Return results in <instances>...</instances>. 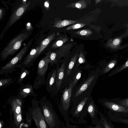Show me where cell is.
Instances as JSON below:
<instances>
[{
    "instance_id": "6da1fadb",
    "label": "cell",
    "mask_w": 128,
    "mask_h": 128,
    "mask_svg": "<svg viewBox=\"0 0 128 128\" xmlns=\"http://www.w3.org/2000/svg\"><path fill=\"white\" fill-rule=\"evenodd\" d=\"M40 106L48 128H62V122L51 103L44 97L40 101Z\"/></svg>"
},
{
    "instance_id": "7a4b0ae2",
    "label": "cell",
    "mask_w": 128,
    "mask_h": 128,
    "mask_svg": "<svg viewBox=\"0 0 128 128\" xmlns=\"http://www.w3.org/2000/svg\"><path fill=\"white\" fill-rule=\"evenodd\" d=\"M26 33H22L16 36L11 40L2 51L0 59L3 61L9 56L13 55L20 48L23 42L28 38Z\"/></svg>"
},
{
    "instance_id": "3957f363",
    "label": "cell",
    "mask_w": 128,
    "mask_h": 128,
    "mask_svg": "<svg viewBox=\"0 0 128 128\" xmlns=\"http://www.w3.org/2000/svg\"><path fill=\"white\" fill-rule=\"evenodd\" d=\"M32 40L29 41L16 56L2 67L0 70V74H8L14 70L15 68L21 63L23 58L32 44Z\"/></svg>"
},
{
    "instance_id": "277c9868",
    "label": "cell",
    "mask_w": 128,
    "mask_h": 128,
    "mask_svg": "<svg viewBox=\"0 0 128 128\" xmlns=\"http://www.w3.org/2000/svg\"><path fill=\"white\" fill-rule=\"evenodd\" d=\"M32 107H30L26 114L27 117L32 118L37 128H48L42 112L38 102L36 100L32 101Z\"/></svg>"
},
{
    "instance_id": "5b68a950",
    "label": "cell",
    "mask_w": 128,
    "mask_h": 128,
    "mask_svg": "<svg viewBox=\"0 0 128 128\" xmlns=\"http://www.w3.org/2000/svg\"><path fill=\"white\" fill-rule=\"evenodd\" d=\"M72 86L70 84L68 88H66L63 91L61 96L60 105L59 108V110L62 114L66 122L70 120L68 114L70 99L71 96Z\"/></svg>"
},
{
    "instance_id": "8992f818",
    "label": "cell",
    "mask_w": 128,
    "mask_h": 128,
    "mask_svg": "<svg viewBox=\"0 0 128 128\" xmlns=\"http://www.w3.org/2000/svg\"><path fill=\"white\" fill-rule=\"evenodd\" d=\"M102 103L109 110L122 114H128V108L111 100H104Z\"/></svg>"
},
{
    "instance_id": "52a82bcc",
    "label": "cell",
    "mask_w": 128,
    "mask_h": 128,
    "mask_svg": "<svg viewBox=\"0 0 128 128\" xmlns=\"http://www.w3.org/2000/svg\"><path fill=\"white\" fill-rule=\"evenodd\" d=\"M88 98V96L84 98L77 104L73 106L70 112L72 118L76 119L80 123L83 108Z\"/></svg>"
},
{
    "instance_id": "ba28073f",
    "label": "cell",
    "mask_w": 128,
    "mask_h": 128,
    "mask_svg": "<svg viewBox=\"0 0 128 128\" xmlns=\"http://www.w3.org/2000/svg\"><path fill=\"white\" fill-rule=\"evenodd\" d=\"M22 100L18 97H12L9 100L8 103L11 106L13 114V118L18 114L22 113Z\"/></svg>"
},
{
    "instance_id": "9c48e42d",
    "label": "cell",
    "mask_w": 128,
    "mask_h": 128,
    "mask_svg": "<svg viewBox=\"0 0 128 128\" xmlns=\"http://www.w3.org/2000/svg\"><path fill=\"white\" fill-rule=\"evenodd\" d=\"M87 111L91 118L92 124L95 125L101 123L98 117L99 111L94 102L92 101L88 104Z\"/></svg>"
},
{
    "instance_id": "30bf717a",
    "label": "cell",
    "mask_w": 128,
    "mask_h": 128,
    "mask_svg": "<svg viewBox=\"0 0 128 128\" xmlns=\"http://www.w3.org/2000/svg\"><path fill=\"white\" fill-rule=\"evenodd\" d=\"M50 63L49 56L48 53L40 60L37 67V77H44L46 73Z\"/></svg>"
},
{
    "instance_id": "8fae6325",
    "label": "cell",
    "mask_w": 128,
    "mask_h": 128,
    "mask_svg": "<svg viewBox=\"0 0 128 128\" xmlns=\"http://www.w3.org/2000/svg\"><path fill=\"white\" fill-rule=\"evenodd\" d=\"M30 3V2H29L26 4H22L16 9L10 18L9 24L10 26L12 25L20 18L28 8Z\"/></svg>"
},
{
    "instance_id": "7c38bea8",
    "label": "cell",
    "mask_w": 128,
    "mask_h": 128,
    "mask_svg": "<svg viewBox=\"0 0 128 128\" xmlns=\"http://www.w3.org/2000/svg\"><path fill=\"white\" fill-rule=\"evenodd\" d=\"M40 46L32 49L29 53L24 58L23 61L19 64L18 67L25 68L32 66V62L39 49Z\"/></svg>"
},
{
    "instance_id": "4fadbf2b",
    "label": "cell",
    "mask_w": 128,
    "mask_h": 128,
    "mask_svg": "<svg viewBox=\"0 0 128 128\" xmlns=\"http://www.w3.org/2000/svg\"><path fill=\"white\" fill-rule=\"evenodd\" d=\"M32 86L29 84L23 85L20 88L17 97L22 99L29 95L34 96Z\"/></svg>"
},
{
    "instance_id": "5bb4252c",
    "label": "cell",
    "mask_w": 128,
    "mask_h": 128,
    "mask_svg": "<svg viewBox=\"0 0 128 128\" xmlns=\"http://www.w3.org/2000/svg\"><path fill=\"white\" fill-rule=\"evenodd\" d=\"M54 36V34H52L49 36L48 37L44 39L41 43L38 52L32 62V66L33 64V63L36 59L40 56L41 54L49 44L51 41L52 40Z\"/></svg>"
},
{
    "instance_id": "9a60e30c",
    "label": "cell",
    "mask_w": 128,
    "mask_h": 128,
    "mask_svg": "<svg viewBox=\"0 0 128 128\" xmlns=\"http://www.w3.org/2000/svg\"><path fill=\"white\" fill-rule=\"evenodd\" d=\"M65 68V64L63 63L60 68L57 70L56 85L57 90H58L61 86L63 78L64 70Z\"/></svg>"
},
{
    "instance_id": "2e32d148",
    "label": "cell",
    "mask_w": 128,
    "mask_h": 128,
    "mask_svg": "<svg viewBox=\"0 0 128 128\" xmlns=\"http://www.w3.org/2000/svg\"><path fill=\"white\" fill-rule=\"evenodd\" d=\"M96 76V75H93L88 77L79 88L75 94V96L80 95L86 90L92 83Z\"/></svg>"
},
{
    "instance_id": "e0dca14e",
    "label": "cell",
    "mask_w": 128,
    "mask_h": 128,
    "mask_svg": "<svg viewBox=\"0 0 128 128\" xmlns=\"http://www.w3.org/2000/svg\"><path fill=\"white\" fill-rule=\"evenodd\" d=\"M57 71L56 70H52L48 75L46 82V89L49 91L54 84L56 78Z\"/></svg>"
},
{
    "instance_id": "ac0fdd59",
    "label": "cell",
    "mask_w": 128,
    "mask_h": 128,
    "mask_svg": "<svg viewBox=\"0 0 128 128\" xmlns=\"http://www.w3.org/2000/svg\"><path fill=\"white\" fill-rule=\"evenodd\" d=\"M110 100L128 108V98L124 99H121L120 98H111ZM116 113L120 116L124 118H128V114H121Z\"/></svg>"
},
{
    "instance_id": "d6986e66",
    "label": "cell",
    "mask_w": 128,
    "mask_h": 128,
    "mask_svg": "<svg viewBox=\"0 0 128 128\" xmlns=\"http://www.w3.org/2000/svg\"><path fill=\"white\" fill-rule=\"evenodd\" d=\"M98 114L100 121L104 128H115L114 125L103 114L99 112Z\"/></svg>"
},
{
    "instance_id": "ffe728a7",
    "label": "cell",
    "mask_w": 128,
    "mask_h": 128,
    "mask_svg": "<svg viewBox=\"0 0 128 128\" xmlns=\"http://www.w3.org/2000/svg\"><path fill=\"white\" fill-rule=\"evenodd\" d=\"M20 68V72L18 79L17 83L18 84L22 83L24 79L30 74V71L24 67Z\"/></svg>"
},
{
    "instance_id": "44dd1931",
    "label": "cell",
    "mask_w": 128,
    "mask_h": 128,
    "mask_svg": "<svg viewBox=\"0 0 128 128\" xmlns=\"http://www.w3.org/2000/svg\"><path fill=\"white\" fill-rule=\"evenodd\" d=\"M128 67V60L121 66H118L113 70L109 74L110 76L118 73Z\"/></svg>"
},
{
    "instance_id": "7402d4cb",
    "label": "cell",
    "mask_w": 128,
    "mask_h": 128,
    "mask_svg": "<svg viewBox=\"0 0 128 128\" xmlns=\"http://www.w3.org/2000/svg\"><path fill=\"white\" fill-rule=\"evenodd\" d=\"M76 22V21L71 20H64L57 22L54 27L58 28H61Z\"/></svg>"
},
{
    "instance_id": "603a6c76",
    "label": "cell",
    "mask_w": 128,
    "mask_h": 128,
    "mask_svg": "<svg viewBox=\"0 0 128 128\" xmlns=\"http://www.w3.org/2000/svg\"><path fill=\"white\" fill-rule=\"evenodd\" d=\"M77 57L78 55H76L72 58L67 69L66 74V76L69 75L70 74L76 62Z\"/></svg>"
},
{
    "instance_id": "cb8c5ba5",
    "label": "cell",
    "mask_w": 128,
    "mask_h": 128,
    "mask_svg": "<svg viewBox=\"0 0 128 128\" xmlns=\"http://www.w3.org/2000/svg\"><path fill=\"white\" fill-rule=\"evenodd\" d=\"M117 63V60H112L106 66L104 69L103 72L106 73L112 69L116 64Z\"/></svg>"
},
{
    "instance_id": "d4e9b609",
    "label": "cell",
    "mask_w": 128,
    "mask_h": 128,
    "mask_svg": "<svg viewBox=\"0 0 128 128\" xmlns=\"http://www.w3.org/2000/svg\"><path fill=\"white\" fill-rule=\"evenodd\" d=\"M13 80L10 78H6L1 79L0 80V88L8 85L12 83Z\"/></svg>"
},
{
    "instance_id": "484cf974",
    "label": "cell",
    "mask_w": 128,
    "mask_h": 128,
    "mask_svg": "<svg viewBox=\"0 0 128 128\" xmlns=\"http://www.w3.org/2000/svg\"><path fill=\"white\" fill-rule=\"evenodd\" d=\"M50 60V67L53 64H56L57 60L56 59V54L54 52L50 53H48Z\"/></svg>"
},
{
    "instance_id": "4316f807",
    "label": "cell",
    "mask_w": 128,
    "mask_h": 128,
    "mask_svg": "<svg viewBox=\"0 0 128 128\" xmlns=\"http://www.w3.org/2000/svg\"><path fill=\"white\" fill-rule=\"evenodd\" d=\"M81 71H80L77 72L75 74L73 81L71 82L72 88L74 86L77 81L81 77Z\"/></svg>"
},
{
    "instance_id": "83f0119b",
    "label": "cell",
    "mask_w": 128,
    "mask_h": 128,
    "mask_svg": "<svg viewBox=\"0 0 128 128\" xmlns=\"http://www.w3.org/2000/svg\"><path fill=\"white\" fill-rule=\"evenodd\" d=\"M85 25V24H77L69 27L66 30H70L78 29L80 28Z\"/></svg>"
},
{
    "instance_id": "f1b7e54d",
    "label": "cell",
    "mask_w": 128,
    "mask_h": 128,
    "mask_svg": "<svg viewBox=\"0 0 128 128\" xmlns=\"http://www.w3.org/2000/svg\"><path fill=\"white\" fill-rule=\"evenodd\" d=\"M85 62V59L84 55L81 54L80 55V56L78 58L77 64L76 66H78L79 65L82 63H84Z\"/></svg>"
},
{
    "instance_id": "f546056e",
    "label": "cell",
    "mask_w": 128,
    "mask_h": 128,
    "mask_svg": "<svg viewBox=\"0 0 128 128\" xmlns=\"http://www.w3.org/2000/svg\"><path fill=\"white\" fill-rule=\"evenodd\" d=\"M63 128H80L78 126L72 125L70 124L69 122H66V125Z\"/></svg>"
},
{
    "instance_id": "4dcf8cb0",
    "label": "cell",
    "mask_w": 128,
    "mask_h": 128,
    "mask_svg": "<svg viewBox=\"0 0 128 128\" xmlns=\"http://www.w3.org/2000/svg\"><path fill=\"white\" fill-rule=\"evenodd\" d=\"M88 128H104L101 122L100 124L96 125L94 126H88Z\"/></svg>"
},
{
    "instance_id": "1f68e13d",
    "label": "cell",
    "mask_w": 128,
    "mask_h": 128,
    "mask_svg": "<svg viewBox=\"0 0 128 128\" xmlns=\"http://www.w3.org/2000/svg\"><path fill=\"white\" fill-rule=\"evenodd\" d=\"M88 33V31L85 30H82L80 32V34L82 36H84L87 34Z\"/></svg>"
},
{
    "instance_id": "d6a6232c",
    "label": "cell",
    "mask_w": 128,
    "mask_h": 128,
    "mask_svg": "<svg viewBox=\"0 0 128 128\" xmlns=\"http://www.w3.org/2000/svg\"><path fill=\"white\" fill-rule=\"evenodd\" d=\"M120 42V40L116 38L113 41V44L114 45H117Z\"/></svg>"
},
{
    "instance_id": "836d02e7",
    "label": "cell",
    "mask_w": 128,
    "mask_h": 128,
    "mask_svg": "<svg viewBox=\"0 0 128 128\" xmlns=\"http://www.w3.org/2000/svg\"><path fill=\"white\" fill-rule=\"evenodd\" d=\"M62 44L63 42L61 40H58L56 43V44L58 46H62Z\"/></svg>"
},
{
    "instance_id": "e575fe53",
    "label": "cell",
    "mask_w": 128,
    "mask_h": 128,
    "mask_svg": "<svg viewBox=\"0 0 128 128\" xmlns=\"http://www.w3.org/2000/svg\"><path fill=\"white\" fill-rule=\"evenodd\" d=\"M75 6L77 8H81V5L79 3H76L75 4Z\"/></svg>"
},
{
    "instance_id": "d590c367",
    "label": "cell",
    "mask_w": 128,
    "mask_h": 128,
    "mask_svg": "<svg viewBox=\"0 0 128 128\" xmlns=\"http://www.w3.org/2000/svg\"><path fill=\"white\" fill-rule=\"evenodd\" d=\"M44 6L46 8H48L49 6V4L48 2L47 1L45 2L44 3Z\"/></svg>"
},
{
    "instance_id": "8d00e7d4",
    "label": "cell",
    "mask_w": 128,
    "mask_h": 128,
    "mask_svg": "<svg viewBox=\"0 0 128 128\" xmlns=\"http://www.w3.org/2000/svg\"><path fill=\"white\" fill-rule=\"evenodd\" d=\"M4 122L2 120H1L0 121V128H2L4 124Z\"/></svg>"
},
{
    "instance_id": "74e56055",
    "label": "cell",
    "mask_w": 128,
    "mask_h": 128,
    "mask_svg": "<svg viewBox=\"0 0 128 128\" xmlns=\"http://www.w3.org/2000/svg\"><path fill=\"white\" fill-rule=\"evenodd\" d=\"M0 20L2 18V16L3 15V10L2 9H0Z\"/></svg>"
},
{
    "instance_id": "f35d334b",
    "label": "cell",
    "mask_w": 128,
    "mask_h": 128,
    "mask_svg": "<svg viewBox=\"0 0 128 128\" xmlns=\"http://www.w3.org/2000/svg\"><path fill=\"white\" fill-rule=\"evenodd\" d=\"M8 128H11V127L10 126H9V127Z\"/></svg>"
},
{
    "instance_id": "ab89813d",
    "label": "cell",
    "mask_w": 128,
    "mask_h": 128,
    "mask_svg": "<svg viewBox=\"0 0 128 128\" xmlns=\"http://www.w3.org/2000/svg\"><path fill=\"white\" fill-rule=\"evenodd\" d=\"M62 128H63V127H62Z\"/></svg>"
}]
</instances>
